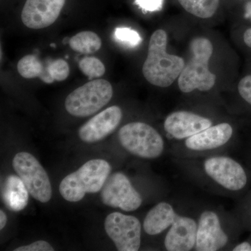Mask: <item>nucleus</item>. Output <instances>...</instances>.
Segmentation results:
<instances>
[{"label": "nucleus", "mask_w": 251, "mask_h": 251, "mask_svg": "<svg viewBox=\"0 0 251 251\" xmlns=\"http://www.w3.org/2000/svg\"><path fill=\"white\" fill-rule=\"evenodd\" d=\"M168 36L163 29L155 31L150 38L148 54L144 63V77L151 85L168 87L173 85L184 69V59L168 53Z\"/></svg>", "instance_id": "f257e3e1"}, {"label": "nucleus", "mask_w": 251, "mask_h": 251, "mask_svg": "<svg viewBox=\"0 0 251 251\" xmlns=\"http://www.w3.org/2000/svg\"><path fill=\"white\" fill-rule=\"evenodd\" d=\"M191 57L178 78V86L183 93L199 90L208 92L214 87L216 75L210 72L209 62L214 51L212 44L208 39L197 37L190 44Z\"/></svg>", "instance_id": "f03ea898"}, {"label": "nucleus", "mask_w": 251, "mask_h": 251, "mask_svg": "<svg viewBox=\"0 0 251 251\" xmlns=\"http://www.w3.org/2000/svg\"><path fill=\"white\" fill-rule=\"evenodd\" d=\"M111 167L103 159L87 161L77 171L67 175L59 184V193L69 202H76L86 193H98L110 175Z\"/></svg>", "instance_id": "7ed1b4c3"}, {"label": "nucleus", "mask_w": 251, "mask_h": 251, "mask_svg": "<svg viewBox=\"0 0 251 251\" xmlns=\"http://www.w3.org/2000/svg\"><path fill=\"white\" fill-rule=\"evenodd\" d=\"M199 168L204 180L223 193L240 192L249 181L244 166L226 155L206 156L200 162Z\"/></svg>", "instance_id": "20e7f679"}, {"label": "nucleus", "mask_w": 251, "mask_h": 251, "mask_svg": "<svg viewBox=\"0 0 251 251\" xmlns=\"http://www.w3.org/2000/svg\"><path fill=\"white\" fill-rule=\"evenodd\" d=\"M118 138L128 152L145 159L159 158L166 149V141L159 132L144 122H133L123 126Z\"/></svg>", "instance_id": "39448f33"}, {"label": "nucleus", "mask_w": 251, "mask_h": 251, "mask_svg": "<svg viewBox=\"0 0 251 251\" xmlns=\"http://www.w3.org/2000/svg\"><path fill=\"white\" fill-rule=\"evenodd\" d=\"M113 89L106 80L98 79L87 82L69 94L65 108L73 116H90L103 108L111 100Z\"/></svg>", "instance_id": "423d86ee"}, {"label": "nucleus", "mask_w": 251, "mask_h": 251, "mask_svg": "<svg viewBox=\"0 0 251 251\" xmlns=\"http://www.w3.org/2000/svg\"><path fill=\"white\" fill-rule=\"evenodd\" d=\"M196 251H217L228 247L231 242L230 232L227 227L225 215L219 209L205 208L197 219Z\"/></svg>", "instance_id": "0eeeda50"}, {"label": "nucleus", "mask_w": 251, "mask_h": 251, "mask_svg": "<svg viewBox=\"0 0 251 251\" xmlns=\"http://www.w3.org/2000/svg\"><path fill=\"white\" fill-rule=\"evenodd\" d=\"M12 164L29 194L39 202H49L52 194L50 181L47 173L35 157L24 151L18 153Z\"/></svg>", "instance_id": "6e6552de"}, {"label": "nucleus", "mask_w": 251, "mask_h": 251, "mask_svg": "<svg viewBox=\"0 0 251 251\" xmlns=\"http://www.w3.org/2000/svg\"><path fill=\"white\" fill-rule=\"evenodd\" d=\"M233 126L227 122L213 125L206 129L181 140L179 150L185 156H201L226 148L233 138ZM181 153V154H182Z\"/></svg>", "instance_id": "1a4fd4ad"}, {"label": "nucleus", "mask_w": 251, "mask_h": 251, "mask_svg": "<svg viewBox=\"0 0 251 251\" xmlns=\"http://www.w3.org/2000/svg\"><path fill=\"white\" fill-rule=\"evenodd\" d=\"M104 227L117 250H139L141 245L142 225L135 216L120 212L112 213L105 219Z\"/></svg>", "instance_id": "9d476101"}, {"label": "nucleus", "mask_w": 251, "mask_h": 251, "mask_svg": "<svg viewBox=\"0 0 251 251\" xmlns=\"http://www.w3.org/2000/svg\"><path fill=\"white\" fill-rule=\"evenodd\" d=\"M100 197L105 205L125 211L137 210L143 201L128 176L122 173H115L108 176L102 188Z\"/></svg>", "instance_id": "9b49d317"}, {"label": "nucleus", "mask_w": 251, "mask_h": 251, "mask_svg": "<svg viewBox=\"0 0 251 251\" xmlns=\"http://www.w3.org/2000/svg\"><path fill=\"white\" fill-rule=\"evenodd\" d=\"M213 125L211 119L200 114L177 110L166 117L163 126L168 138L179 142L197 134Z\"/></svg>", "instance_id": "f8f14e48"}, {"label": "nucleus", "mask_w": 251, "mask_h": 251, "mask_svg": "<svg viewBox=\"0 0 251 251\" xmlns=\"http://www.w3.org/2000/svg\"><path fill=\"white\" fill-rule=\"evenodd\" d=\"M66 0H27L21 14L23 24L30 29L49 27L58 18Z\"/></svg>", "instance_id": "ddd939ff"}, {"label": "nucleus", "mask_w": 251, "mask_h": 251, "mask_svg": "<svg viewBox=\"0 0 251 251\" xmlns=\"http://www.w3.org/2000/svg\"><path fill=\"white\" fill-rule=\"evenodd\" d=\"M122 119L121 108L113 105L92 117L82 126L79 130V137L87 143L100 141L116 129Z\"/></svg>", "instance_id": "4468645a"}, {"label": "nucleus", "mask_w": 251, "mask_h": 251, "mask_svg": "<svg viewBox=\"0 0 251 251\" xmlns=\"http://www.w3.org/2000/svg\"><path fill=\"white\" fill-rule=\"evenodd\" d=\"M197 230V220L179 214L165 236V249L168 251L194 250Z\"/></svg>", "instance_id": "2eb2a0df"}, {"label": "nucleus", "mask_w": 251, "mask_h": 251, "mask_svg": "<svg viewBox=\"0 0 251 251\" xmlns=\"http://www.w3.org/2000/svg\"><path fill=\"white\" fill-rule=\"evenodd\" d=\"M171 203L158 202L148 211L143 222L144 231L150 236L162 234L171 227L177 216Z\"/></svg>", "instance_id": "dca6fc26"}, {"label": "nucleus", "mask_w": 251, "mask_h": 251, "mask_svg": "<svg viewBox=\"0 0 251 251\" xmlns=\"http://www.w3.org/2000/svg\"><path fill=\"white\" fill-rule=\"evenodd\" d=\"M29 193L22 179L16 175L6 177L1 189L3 202L8 209L14 211H22L27 206Z\"/></svg>", "instance_id": "f3484780"}, {"label": "nucleus", "mask_w": 251, "mask_h": 251, "mask_svg": "<svg viewBox=\"0 0 251 251\" xmlns=\"http://www.w3.org/2000/svg\"><path fill=\"white\" fill-rule=\"evenodd\" d=\"M18 71L20 75L25 78L31 79L39 77L46 83H52L54 79L50 75L47 65L44 66L36 55L29 54L25 56L18 64Z\"/></svg>", "instance_id": "a211bd4d"}, {"label": "nucleus", "mask_w": 251, "mask_h": 251, "mask_svg": "<svg viewBox=\"0 0 251 251\" xmlns=\"http://www.w3.org/2000/svg\"><path fill=\"white\" fill-rule=\"evenodd\" d=\"M69 46L79 53L92 54L100 50L102 41L93 31H81L69 40Z\"/></svg>", "instance_id": "6ab92c4d"}, {"label": "nucleus", "mask_w": 251, "mask_h": 251, "mask_svg": "<svg viewBox=\"0 0 251 251\" xmlns=\"http://www.w3.org/2000/svg\"><path fill=\"white\" fill-rule=\"evenodd\" d=\"M189 14L201 18H209L215 14L219 0H178Z\"/></svg>", "instance_id": "aec40b11"}, {"label": "nucleus", "mask_w": 251, "mask_h": 251, "mask_svg": "<svg viewBox=\"0 0 251 251\" xmlns=\"http://www.w3.org/2000/svg\"><path fill=\"white\" fill-rule=\"evenodd\" d=\"M81 72L90 79L97 78L103 75L105 68L100 59L94 57H86L79 63Z\"/></svg>", "instance_id": "412c9836"}, {"label": "nucleus", "mask_w": 251, "mask_h": 251, "mask_svg": "<svg viewBox=\"0 0 251 251\" xmlns=\"http://www.w3.org/2000/svg\"><path fill=\"white\" fill-rule=\"evenodd\" d=\"M47 70L50 75L56 81L66 80L70 73L69 64L62 59L49 62L47 64Z\"/></svg>", "instance_id": "4be33fe9"}, {"label": "nucleus", "mask_w": 251, "mask_h": 251, "mask_svg": "<svg viewBox=\"0 0 251 251\" xmlns=\"http://www.w3.org/2000/svg\"><path fill=\"white\" fill-rule=\"evenodd\" d=\"M115 36L117 40L130 47H135L142 42V38L139 34L129 28H117L115 31Z\"/></svg>", "instance_id": "5701e85b"}, {"label": "nucleus", "mask_w": 251, "mask_h": 251, "mask_svg": "<svg viewBox=\"0 0 251 251\" xmlns=\"http://www.w3.org/2000/svg\"><path fill=\"white\" fill-rule=\"evenodd\" d=\"M238 94L244 103L251 108V73L244 75L237 85Z\"/></svg>", "instance_id": "b1692460"}, {"label": "nucleus", "mask_w": 251, "mask_h": 251, "mask_svg": "<svg viewBox=\"0 0 251 251\" xmlns=\"http://www.w3.org/2000/svg\"><path fill=\"white\" fill-rule=\"evenodd\" d=\"M135 4L145 11H160L163 7V0H135Z\"/></svg>", "instance_id": "393cba45"}, {"label": "nucleus", "mask_w": 251, "mask_h": 251, "mask_svg": "<svg viewBox=\"0 0 251 251\" xmlns=\"http://www.w3.org/2000/svg\"><path fill=\"white\" fill-rule=\"evenodd\" d=\"M54 249L45 241H37L27 246L15 249V251H53Z\"/></svg>", "instance_id": "a878e982"}, {"label": "nucleus", "mask_w": 251, "mask_h": 251, "mask_svg": "<svg viewBox=\"0 0 251 251\" xmlns=\"http://www.w3.org/2000/svg\"><path fill=\"white\" fill-rule=\"evenodd\" d=\"M242 42L245 47L251 51V26L246 28L243 31Z\"/></svg>", "instance_id": "bb28decb"}, {"label": "nucleus", "mask_w": 251, "mask_h": 251, "mask_svg": "<svg viewBox=\"0 0 251 251\" xmlns=\"http://www.w3.org/2000/svg\"><path fill=\"white\" fill-rule=\"evenodd\" d=\"M233 251H251V244L249 242H244L237 244L232 249Z\"/></svg>", "instance_id": "cd10ccee"}, {"label": "nucleus", "mask_w": 251, "mask_h": 251, "mask_svg": "<svg viewBox=\"0 0 251 251\" xmlns=\"http://www.w3.org/2000/svg\"><path fill=\"white\" fill-rule=\"evenodd\" d=\"M244 18L251 23V1H248L244 6Z\"/></svg>", "instance_id": "c85d7f7f"}, {"label": "nucleus", "mask_w": 251, "mask_h": 251, "mask_svg": "<svg viewBox=\"0 0 251 251\" xmlns=\"http://www.w3.org/2000/svg\"><path fill=\"white\" fill-rule=\"evenodd\" d=\"M7 223V217L2 210H0V229H3Z\"/></svg>", "instance_id": "c756f323"}]
</instances>
